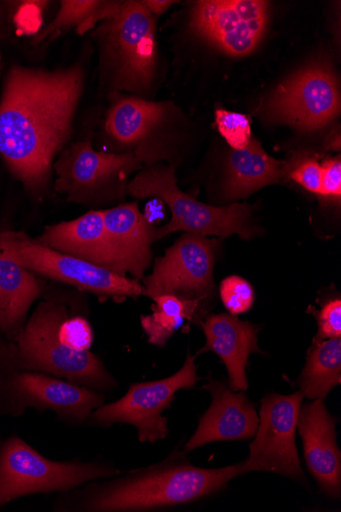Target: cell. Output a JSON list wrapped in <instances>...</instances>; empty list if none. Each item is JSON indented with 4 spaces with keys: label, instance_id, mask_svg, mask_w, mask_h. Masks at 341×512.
<instances>
[{
    "label": "cell",
    "instance_id": "12",
    "mask_svg": "<svg viewBox=\"0 0 341 512\" xmlns=\"http://www.w3.org/2000/svg\"><path fill=\"white\" fill-rule=\"evenodd\" d=\"M268 21V2L205 0L194 6L191 27L224 53L243 57L256 50Z\"/></svg>",
    "mask_w": 341,
    "mask_h": 512
},
{
    "label": "cell",
    "instance_id": "21",
    "mask_svg": "<svg viewBox=\"0 0 341 512\" xmlns=\"http://www.w3.org/2000/svg\"><path fill=\"white\" fill-rule=\"evenodd\" d=\"M284 167L269 156L254 137L245 150L234 151L228 158L227 196L247 198L265 186L280 181Z\"/></svg>",
    "mask_w": 341,
    "mask_h": 512
},
{
    "label": "cell",
    "instance_id": "1",
    "mask_svg": "<svg viewBox=\"0 0 341 512\" xmlns=\"http://www.w3.org/2000/svg\"><path fill=\"white\" fill-rule=\"evenodd\" d=\"M82 70L15 67L0 100V155L26 188L41 191L71 132Z\"/></svg>",
    "mask_w": 341,
    "mask_h": 512
},
{
    "label": "cell",
    "instance_id": "24",
    "mask_svg": "<svg viewBox=\"0 0 341 512\" xmlns=\"http://www.w3.org/2000/svg\"><path fill=\"white\" fill-rule=\"evenodd\" d=\"M341 383V338L314 341L299 380L310 400H324Z\"/></svg>",
    "mask_w": 341,
    "mask_h": 512
},
{
    "label": "cell",
    "instance_id": "9",
    "mask_svg": "<svg viewBox=\"0 0 341 512\" xmlns=\"http://www.w3.org/2000/svg\"><path fill=\"white\" fill-rule=\"evenodd\" d=\"M305 396L269 394L262 400L259 425L250 455L242 461L243 475L266 472L307 484L299 456L296 433Z\"/></svg>",
    "mask_w": 341,
    "mask_h": 512
},
{
    "label": "cell",
    "instance_id": "18",
    "mask_svg": "<svg viewBox=\"0 0 341 512\" xmlns=\"http://www.w3.org/2000/svg\"><path fill=\"white\" fill-rule=\"evenodd\" d=\"M206 345L197 354L214 352L225 364L229 388L234 392L249 389L247 365L252 354L263 353L258 345L259 328L229 313L212 314L201 322Z\"/></svg>",
    "mask_w": 341,
    "mask_h": 512
},
{
    "label": "cell",
    "instance_id": "14",
    "mask_svg": "<svg viewBox=\"0 0 341 512\" xmlns=\"http://www.w3.org/2000/svg\"><path fill=\"white\" fill-rule=\"evenodd\" d=\"M340 111L336 80L326 67L309 68L281 85L270 101L269 112L302 130H315Z\"/></svg>",
    "mask_w": 341,
    "mask_h": 512
},
{
    "label": "cell",
    "instance_id": "15",
    "mask_svg": "<svg viewBox=\"0 0 341 512\" xmlns=\"http://www.w3.org/2000/svg\"><path fill=\"white\" fill-rule=\"evenodd\" d=\"M212 404L201 417L200 425L186 443L183 453L220 441H242L255 436L259 416L245 392H234L224 382L210 379L204 387Z\"/></svg>",
    "mask_w": 341,
    "mask_h": 512
},
{
    "label": "cell",
    "instance_id": "30",
    "mask_svg": "<svg viewBox=\"0 0 341 512\" xmlns=\"http://www.w3.org/2000/svg\"><path fill=\"white\" fill-rule=\"evenodd\" d=\"M322 167V180L320 196L327 199L340 200L341 196V161L332 158L324 161Z\"/></svg>",
    "mask_w": 341,
    "mask_h": 512
},
{
    "label": "cell",
    "instance_id": "28",
    "mask_svg": "<svg viewBox=\"0 0 341 512\" xmlns=\"http://www.w3.org/2000/svg\"><path fill=\"white\" fill-rule=\"evenodd\" d=\"M318 334L314 341L341 338V300H328L320 310L315 311Z\"/></svg>",
    "mask_w": 341,
    "mask_h": 512
},
{
    "label": "cell",
    "instance_id": "10",
    "mask_svg": "<svg viewBox=\"0 0 341 512\" xmlns=\"http://www.w3.org/2000/svg\"><path fill=\"white\" fill-rule=\"evenodd\" d=\"M155 16L142 2L124 3L107 26V55L115 86L139 91L148 88L157 62Z\"/></svg>",
    "mask_w": 341,
    "mask_h": 512
},
{
    "label": "cell",
    "instance_id": "25",
    "mask_svg": "<svg viewBox=\"0 0 341 512\" xmlns=\"http://www.w3.org/2000/svg\"><path fill=\"white\" fill-rule=\"evenodd\" d=\"M124 3L111 2H67L61 3V9L53 21L40 35L39 40L50 37L57 31L70 27H77L78 34L82 35L102 20H112L120 12Z\"/></svg>",
    "mask_w": 341,
    "mask_h": 512
},
{
    "label": "cell",
    "instance_id": "11",
    "mask_svg": "<svg viewBox=\"0 0 341 512\" xmlns=\"http://www.w3.org/2000/svg\"><path fill=\"white\" fill-rule=\"evenodd\" d=\"M217 244L205 236L183 235L163 257L152 274L144 278V294L152 300L173 295L207 304L214 296V266Z\"/></svg>",
    "mask_w": 341,
    "mask_h": 512
},
{
    "label": "cell",
    "instance_id": "23",
    "mask_svg": "<svg viewBox=\"0 0 341 512\" xmlns=\"http://www.w3.org/2000/svg\"><path fill=\"white\" fill-rule=\"evenodd\" d=\"M165 112L163 104L123 98L111 108L106 129L117 142L131 145L148 134L162 120Z\"/></svg>",
    "mask_w": 341,
    "mask_h": 512
},
{
    "label": "cell",
    "instance_id": "6",
    "mask_svg": "<svg viewBox=\"0 0 341 512\" xmlns=\"http://www.w3.org/2000/svg\"><path fill=\"white\" fill-rule=\"evenodd\" d=\"M0 254L36 275L105 300L121 303L144 294L143 285L135 279L45 247L23 232H2Z\"/></svg>",
    "mask_w": 341,
    "mask_h": 512
},
{
    "label": "cell",
    "instance_id": "27",
    "mask_svg": "<svg viewBox=\"0 0 341 512\" xmlns=\"http://www.w3.org/2000/svg\"><path fill=\"white\" fill-rule=\"evenodd\" d=\"M216 123L221 135L234 151L245 150L252 137V126L248 116L239 113L218 110Z\"/></svg>",
    "mask_w": 341,
    "mask_h": 512
},
{
    "label": "cell",
    "instance_id": "2",
    "mask_svg": "<svg viewBox=\"0 0 341 512\" xmlns=\"http://www.w3.org/2000/svg\"><path fill=\"white\" fill-rule=\"evenodd\" d=\"M81 298L66 293L44 297L20 334L0 341V375L36 371L104 394L116 389L117 381L90 351L93 331Z\"/></svg>",
    "mask_w": 341,
    "mask_h": 512
},
{
    "label": "cell",
    "instance_id": "26",
    "mask_svg": "<svg viewBox=\"0 0 341 512\" xmlns=\"http://www.w3.org/2000/svg\"><path fill=\"white\" fill-rule=\"evenodd\" d=\"M220 297L229 314L237 316L252 309L256 294L247 279L232 275L221 283Z\"/></svg>",
    "mask_w": 341,
    "mask_h": 512
},
{
    "label": "cell",
    "instance_id": "22",
    "mask_svg": "<svg viewBox=\"0 0 341 512\" xmlns=\"http://www.w3.org/2000/svg\"><path fill=\"white\" fill-rule=\"evenodd\" d=\"M153 313L141 316V327L156 346H165L185 321L201 323L206 304L199 300H183L173 295L153 299Z\"/></svg>",
    "mask_w": 341,
    "mask_h": 512
},
{
    "label": "cell",
    "instance_id": "5",
    "mask_svg": "<svg viewBox=\"0 0 341 512\" xmlns=\"http://www.w3.org/2000/svg\"><path fill=\"white\" fill-rule=\"evenodd\" d=\"M121 472L100 461H56L19 437L0 442V508L36 494L67 493Z\"/></svg>",
    "mask_w": 341,
    "mask_h": 512
},
{
    "label": "cell",
    "instance_id": "4",
    "mask_svg": "<svg viewBox=\"0 0 341 512\" xmlns=\"http://www.w3.org/2000/svg\"><path fill=\"white\" fill-rule=\"evenodd\" d=\"M127 193L137 199H159L170 208L172 219L157 229V241L177 231L205 237L228 238L237 235L242 240H250L256 234L248 205L233 204L219 208L189 197L178 189L173 166L141 171L127 185Z\"/></svg>",
    "mask_w": 341,
    "mask_h": 512
},
{
    "label": "cell",
    "instance_id": "31",
    "mask_svg": "<svg viewBox=\"0 0 341 512\" xmlns=\"http://www.w3.org/2000/svg\"><path fill=\"white\" fill-rule=\"evenodd\" d=\"M142 3L154 16L164 14L174 4L173 2H169V0H165V2H160V0H149V2Z\"/></svg>",
    "mask_w": 341,
    "mask_h": 512
},
{
    "label": "cell",
    "instance_id": "8",
    "mask_svg": "<svg viewBox=\"0 0 341 512\" xmlns=\"http://www.w3.org/2000/svg\"><path fill=\"white\" fill-rule=\"evenodd\" d=\"M105 394L36 371L0 375V417H18L33 408L52 411L71 426L87 423L90 414L105 404Z\"/></svg>",
    "mask_w": 341,
    "mask_h": 512
},
{
    "label": "cell",
    "instance_id": "20",
    "mask_svg": "<svg viewBox=\"0 0 341 512\" xmlns=\"http://www.w3.org/2000/svg\"><path fill=\"white\" fill-rule=\"evenodd\" d=\"M44 294L45 284L36 274L0 254V337L15 339Z\"/></svg>",
    "mask_w": 341,
    "mask_h": 512
},
{
    "label": "cell",
    "instance_id": "13",
    "mask_svg": "<svg viewBox=\"0 0 341 512\" xmlns=\"http://www.w3.org/2000/svg\"><path fill=\"white\" fill-rule=\"evenodd\" d=\"M141 160L131 153L97 152L90 142H79L66 150L55 165L56 191L75 203L100 201L119 181L136 170Z\"/></svg>",
    "mask_w": 341,
    "mask_h": 512
},
{
    "label": "cell",
    "instance_id": "19",
    "mask_svg": "<svg viewBox=\"0 0 341 512\" xmlns=\"http://www.w3.org/2000/svg\"><path fill=\"white\" fill-rule=\"evenodd\" d=\"M36 240L45 247L116 273L104 211H90L75 220L47 226Z\"/></svg>",
    "mask_w": 341,
    "mask_h": 512
},
{
    "label": "cell",
    "instance_id": "3",
    "mask_svg": "<svg viewBox=\"0 0 341 512\" xmlns=\"http://www.w3.org/2000/svg\"><path fill=\"white\" fill-rule=\"evenodd\" d=\"M183 451H174L149 468L104 483H88L63 493L55 511H149L204 499L243 476L242 462L222 469L194 467Z\"/></svg>",
    "mask_w": 341,
    "mask_h": 512
},
{
    "label": "cell",
    "instance_id": "7",
    "mask_svg": "<svg viewBox=\"0 0 341 512\" xmlns=\"http://www.w3.org/2000/svg\"><path fill=\"white\" fill-rule=\"evenodd\" d=\"M196 357L188 352L183 366L169 378L130 386L120 400L96 408L86 424L104 428L116 424L131 425L141 443L155 444L166 439L169 430L164 411L179 391L191 389L201 380L194 362Z\"/></svg>",
    "mask_w": 341,
    "mask_h": 512
},
{
    "label": "cell",
    "instance_id": "17",
    "mask_svg": "<svg viewBox=\"0 0 341 512\" xmlns=\"http://www.w3.org/2000/svg\"><path fill=\"white\" fill-rule=\"evenodd\" d=\"M104 218L116 273H130L138 281L151 265L157 228L135 203L104 210Z\"/></svg>",
    "mask_w": 341,
    "mask_h": 512
},
{
    "label": "cell",
    "instance_id": "16",
    "mask_svg": "<svg viewBox=\"0 0 341 512\" xmlns=\"http://www.w3.org/2000/svg\"><path fill=\"white\" fill-rule=\"evenodd\" d=\"M336 421L323 400L302 405L297 430L304 443L307 467L322 491L332 499L341 494V454Z\"/></svg>",
    "mask_w": 341,
    "mask_h": 512
},
{
    "label": "cell",
    "instance_id": "29",
    "mask_svg": "<svg viewBox=\"0 0 341 512\" xmlns=\"http://www.w3.org/2000/svg\"><path fill=\"white\" fill-rule=\"evenodd\" d=\"M290 177L302 185L305 190L314 194H320L322 167L317 160L306 159L302 161L290 172Z\"/></svg>",
    "mask_w": 341,
    "mask_h": 512
}]
</instances>
